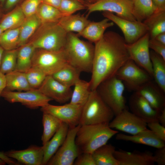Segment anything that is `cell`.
Returning a JSON list of instances; mask_svg holds the SVG:
<instances>
[{"mask_svg": "<svg viewBox=\"0 0 165 165\" xmlns=\"http://www.w3.org/2000/svg\"><path fill=\"white\" fill-rule=\"evenodd\" d=\"M115 147L111 144H106L95 150L92 155L96 165H119L114 156Z\"/></svg>", "mask_w": 165, "mask_h": 165, "instance_id": "cell-27", "label": "cell"}, {"mask_svg": "<svg viewBox=\"0 0 165 165\" xmlns=\"http://www.w3.org/2000/svg\"><path fill=\"white\" fill-rule=\"evenodd\" d=\"M114 155L119 165H153L155 163L153 154L149 151L130 152L116 150Z\"/></svg>", "mask_w": 165, "mask_h": 165, "instance_id": "cell-20", "label": "cell"}, {"mask_svg": "<svg viewBox=\"0 0 165 165\" xmlns=\"http://www.w3.org/2000/svg\"><path fill=\"white\" fill-rule=\"evenodd\" d=\"M6 164V163L4 160L0 158V165H4Z\"/></svg>", "mask_w": 165, "mask_h": 165, "instance_id": "cell-56", "label": "cell"}, {"mask_svg": "<svg viewBox=\"0 0 165 165\" xmlns=\"http://www.w3.org/2000/svg\"><path fill=\"white\" fill-rule=\"evenodd\" d=\"M36 14L42 24L58 22L63 16L59 9L42 2Z\"/></svg>", "mask_w": 165, "mask_h": 165, "instance_id": "cell-36", "label": "cell"}, {"mask_svg": "<svg viewBox=\"0 0 165 165\" xmlns=\"http://www.w3.org/2000/svg\"><path fill=\"white\" fill-rule=\"evenodd\" d=\"M147 126L159 138L165 141V127L161 125L158 121L148 123Z\"/></svg>", "mask_w": 165, "mask_h": 165, "instance_id": "cell-42", "label": "cell"}, {"mask_svg": "<svg viewBox=\"0 0 165 165\" xmlns=\"http://www.w3.org/2000/svg\"><path fill=\"white\" fill-rule=\"evenodd\" d=\"M41 24L40 20L36 14L26 17L20 27L18 47L28 42Z\"/></svg>", "mask_w": 165, "mask_h": 165, "instance_id": "cell-30", "label": "cell"}, {"mask_svg": "<svg viewBox=\"0 0 165 165\" xmlns=\"http://www.w3.org/2000/svg\"><path fill=\"white\" fill-rule=\"evenodd\" d=\"M80 125L69 128L64 143L51 158L46 165H72L79 155L75 142L77 132Z\"/></svg>", "mask_w": 165, "mask_h": 165, "instance_id": "cell-9", "label": "cell"}, {"mask_svg": "<svg viewBox=\"0 0 165 165\" xmlns=\"http://www.w3.org/2000/svg\"><path fill=\"white\" fill-rule=\"evenodd\" d=\"M42 2L59 9L61 0H41Z\"/></svg>", "mask_w": 165, "mask_h": 165, "instance_id": "cell-49", "label": "cell"}, {"mask_svg": "<svg viewBox=\"0 0 165 165\" xmlns=\"http://www.w3.org/2000/svg\"><path fill=\"white\" fill-rule=\"evenodd\" d=\"M116 135V139L117 140L129 141L156 148L165 146V141L159 138L148 128L134 135H129L121 133H117Z\"/></svg>", "mask_w": 165, "mask_h": 165, "instance_id": "cell-21", "label": "cell"}, {"mask_svg": "<svg viewBox=\"0 0 165 165\" xmlns=\"http://www.w3.org/2000/svg\"><path fill=\"white\" fill-rule=\"evenodd\" d=\"M20 37V27L4 31L0 38V46L5 50H9L18 47Z\"/></svg>", "mask_w": 165, "mask_h": 165, "instance_id": "cell-37", "label": "cell"}, {"mask_svg": "<svg viewBox=\"0 0 165 165\" xmlns=\"http://www.w3.org/2000/svg\"><path fill=\"white\" fill-rule=\"evenodd\" d=\"M4 14L2 7L0 5V20Z\"/></svg>", "mask_w": 165, "mask_h": 165, "instance_id": "cell-54", "label": "cell"}, {"mask_svg": "<svg viewBox=\"0 0 165 165\" xmlns=\"http://www.w3.org/2000/svg\"><path fill=\"white\" fill-rule=\"evenodd\" d=\"M42 2L41 0H24L20 5L26 17H28L36 14Z\"/></svg>", "mask_w": 165, "mask_h": 165, "instance_id": "cell-41", "label": "cell"}, {"mask_svg": "<svg viewBox=\"0 0 165 165\" xmlns=\"http://www.w3.org/2000/svg\"><path fill=\"white\" fill-rule=\"evenodd\" d=\"M129 105L131 112L147 123L158 121L161 112L154 109L141 95L136 92L130 96Z\"/></svg>", "mask_w": 165, "mask_h": 165, "instance_id": "cell-17", "label": "cell"}, {"mask_svg": "<svg viewBox=\"0 0 165 165\" xmlns=\"http://www.w3.org/2000/svg\"><path fill=\"white\" fill-rule=\"evenodd\" d=\"M81 72L68 63L51 75L57 81L69 87L74 86L79 79Z\"/></svg>", "mask_w": 165, "mask_h": 165, "instance_id": "cell-31", "label": "cell"}, {"mask_svg": "<svg viewBox=\"0 0 165 165\" xmlns=\"http://www.w3.org/2000/svg\"><path fill=\"white\" fill-rule=\"evenodd\" d=\"M24 73L30 87L33 89H38L47 76L40 69L33 66Z\"/></svg>", "mask_w": 165, "mask_h": 165, "instance_id": "cell-39", "label": "cell"}, {"mask_svg": "<svg viewBox=\"0 0 165 165\" xmlns=\"http://www.w3.org/2000/svg\"><path fill=\"white\" fill-rule=\"evenodd\" d=\"M67 34L58 22L42 23L28 42L35 49L61 50H63Z\"/></svg>", "mask_w": 165, "mask_h": 165, "instance_id": "cell-4", "label": "cell"}, {"mask_svg": "<svg viewBox=\"0 0 165 165\" xmlns=\"http://www.w3.org/2000/svg\"><path fill=\"white\" fill-rule=\"evenodd\" d=\"M8 157L16 160L19 164L26 165H43V146L31 145L20 150H11L4 152Z\"/></svg>", "mask_w": 165, "mask_h": 165, "instance_id": "cell-18", "label": "cell"}, {"mask_svg": "<svg viewBox=\"0 0 165 165\" xmlns=\"http://www.w3.org/2000/svg\"><path fill=\"white\" fill-rule=\"evenodd\" d=\"M83 107L70 103L62 105L48 103L41 107V111L55 116L67 124L69 128H73L79 124Z\"/></svg>", "mask_w": 165, "mask_h": 165, "instance_id": "cell-14", "label": "cell"}, {"mask_svg": "<svg viewBox=\"0 0 165 165\" xmlns=\"http://www.w3.org/2000/svg\"><path fill=\"white\" fill-rule=\"evenodd\" d=\"M153 156L155 163L158 165H165V146L156 148Z\"/></svg>", "mask_w": 165, "mask_h": 165, "instance_id": "cell-45", "label": "cell"}, {"mask_svg": "<svg viewBox=\"0 0 165 165\" xmlns=\"http://www.w3.org/2000/svg\"><path fill=\"white\" fill-rule=\"evenodd\" d=\"M135 92L142 96L156 110L161 112L165 108V93L152 80L141 86Z\"/></svg>", "mask_w": 165, "mask_h": 165, "instance_id": "cell-19", "label": "cell"}, {"mask_svg": "<svg viewBox=\"0 0 165 165\" xmlns=\"http://www.w3.org/2000/svg\"><path fill=\"white\" fill-rule=\"evenodd\" d=\"M24 0H6L2 8L4 13H6L16 6L20 5Z\"/></svg>", "mask_w": 165, "mask_h": 165, "instance_id": "cell-46", "label": "cell"}, {"mask_svg": "<svg viewBox=\"0 0 165 165\" xmlns=\"http://www.w3.org/2000/svg\"><path fill=\"white\" fill-rule=\"evenodd\" d=\"M154 39L158 42L165 45V32L158 34Z\"/></svg>", "mask_w": 165, "mask_h": 165, "instance_id": "cell-52", "label": "cell"}, {"mask_svg": "<svg viewBox=\"0 0 165 165\" xmlns=\"http://www.w3.org/2000/svg\"><path fill=\"white\" fill-rule=\"evenodd\" d=\"M124 38L118 33L110 31L105 33L95 43L91 77V90L100 83L115 76L120 68L129 59Z\"/></svg>", "mask_w": 165, "mask_h": 165, "instance_id": "cell-1", "label": "cell"}, {"mask_svg": "<svg viewBox=\"0 0 165 165\" xmlns=\"http://www.w3.org/2000/svg\"><path fill=\"white\" fill-rule=\"evenodd\" d=\"M6 86V79L5 75L0 71V97Z\"/></svg>", "mask_w": 165, "mask_h": 165, "instance_id": "cell-50", "label": "cell"}, {"mask_svg": "<svg viewBox=\"0 0 165 165\" xmlns=\"http://www.w3.org/2000/svg\"><path fill=\"white\" fill-rule=\"evenodd\" d=\"M83 0L87 3H88L87 2H89L92 3H94V2H96L98 1L99 0Z\"/></svg>", "mask_w": 165, "mask_h": 165, "instance_id": "cell-55", "label": "cell"}, {"mask_svg": "<svg viewBox=\"0 0 165 165\" xmlns=\"http://www.w3.org/2000/svg\"><path fill=\"white\" fill-rule=\"evenodd\" d=\"M112 129L135 135L147 128V123L143 120L127 109L115 116L109 123Z\"/></svg>", "mask_w": 165, "mask_h": 165, "instance_id": "cell-15", "label": "cell"}, {"mask_svg": "<svg viewBox=\"0 0 165 165\" xmlns=\"http://www.w3.org/2000/svg\"><path fill=\"white\" fill-rule=\"evenodd\" d=\"M35 48L28 42L18 48L17 62L15 70L25 72L32 67V59Z\"/></svg>", "mask_w": 165, "mask_h": 165, "instance_id": "cell-28", "label": "cell"}, {"mask_svg": "<svg viewBox=\"0 0 165 165\" xmlns=\"http://www.w3.org/2000/svg\"><path fill=\"white\" fill-rule=\"evenodd\" d=\"M102 15L120 29L127 44L135 42L148 32L147 26L143 22L127 20L108 11H103Z\"/></svg>", "mask_w": 165, "mask_h": 165, "instance_id": "cell-12", "label": "cell"}, {"mask_svg": "<svg viewBox=\"0 0 165 165\" xmlns=\"http://www.w3.org/2000/svg\"><path fill=\"white\" fill-rule=\"evenodd\" d=\"M70 103L83 106L87 100L91 92L90 82L79 79L74 86Z\"/></svg>", "mask_w": 165, "mask_h": 165, "instance_id": "cell-33", "label": "cell"}, {"mask_svg": "<svg viewBox=\"0 0 165 165\" xmlns=\"http://www.w3.org/2000/svg\"><path fill=\"white\" fill-rule=\"evenodd\" d=\"M131 0V1H132L133 2V1H134L135 0Z\"/></svg>", "mask_w": 165, "mask_h": 165, "instance_id": "cell-60", "label": "cell"}, {"mask_svg": "<svg viewBox=\"0 0 165 165\" xmlns=\"http://www.w3.org/2000/svg\"><path fill=\"white\" fill-rule=\"evenodd\" d=\"M69 63L63 50L51 51L36 49L32 59V66L37 67L47 75H51Z\"/></svg>", "mask_w": 165, "mask_h": 165, "instance_id": "cell-7", "label": "cell"}, {"mask_svg": "<svg viewBox=\"0 0 165 165\" xmlns=\"http://www.w3.org/2000/svg\"><path fill=\"white\" fill-rule=\"evenodd\" d=\"M143 22L148 28L150 38H154L158 34L165 32V10L156 11Z\"/></svg>", "mask_w": 165, "mask_h": 165, "instance_id": "cell-32", "label": "cell"}, {"mask_svg": "<svg viewBox=\"0 0 165 165\" xmlns=\"http://www.w3.org/2000/svg\"><path fill=\"white\" fill-rule=\"evenodd\" d=\"M156 11L165 10V0H152Z\"/></svg>", "mask_w": 165, "mask_h": 165, "instance_id": "cell-48", "label": "cell"}, {"mask_svg": "<svg viewBox=\"0 0 165 165\" xmlns=\"http://www.w3.org/2000/svg\"><path fill=\"white\" fill-rule=\"evenodd\" d=\"M158 121L165 127V108L161 111L158 118Z\"/></svg>", "mask_w": 165, "mask_h": 165, "instance_id": "cell-51", "label": "cell"}, {"mask_svg": "<svg viewBox=\"0 0 165 165\" xmlns=\"http://www.w3.org/2000/svg\"><path fill=\"white\" fill-rule=\"evenodd\" d=\"M152 78L156 84L165 93V60L153 51H150Z\"/></svg>", "mask_w": 165, "mask_h": 165, "instance_id": "cell-26", "label": "cell"}, {"mask_svg": "<svg viewBox=\"0 0 165 165\" xmlns=\"http://www.w3.org/2000/svg\"><path fill=\"white\" fill-rule=\"evenodd\" d=\"M125 88L122 82L115 76L101 82L96 89L115 116L127 108L123 94Z\"/></svg>", "mask_w": 165, "mask_h": 165, "instance_id": "cell-6", "label": "cell"}, {"mask_svg": "<svg viewBox=\"0 0 165 165\" xmlns=\"http://www.w3.org/2000/svg\"><path fill=\"white\" fill-rule=\"evenodd\" d=\"M118 133L109 127V123L80 125L75 139L79 155L82 153L92 154Z\"/></svg>", "mask_w": 165, "mask_h": 165, "instance_id": "cell-2", "label": "cell"}, {"mask_svg": "<svg viewBox=\"0 0 165 165\" xmlns=\"http://www.w3.org/2000/svg\"><path fill=\"white\" fill-rule=\"evenodd\" d=\"M114 116L112 110L102 100L96 90H92L83 107L79 125L109 123Z\"/></svg>", "mask_w": 165, "mask_h": 165, "instance_id": "cell-5", "label": "cell"}, {"mask_svg": "<svg viewBox=\"0 0 165 165\" xmlns=\"http://www.w3.org/2000/svg\"><path fill=\"white\" fill-rule=\"evenodd\" d=\"M109 21L105 18L98 22L90 21L81 32L77 34L95 43L102 38L107 28L113 26L114 23Z\"/></svg>", "mask_w": 165, "mask_h": 165, "instance_id": "cell-23", "label": "cell"}, {"mask_svg": "<svg viewBox=\"0 0 165 165\" xmlns=\"http://www.w3.org/2000/svg\"><path fill=\"white\" fill-rule=\"evenodd\" d=\"M90 21L87 17L80 14L63 16L58 22L59 24L67 33L81 32Z\"/></svg>", "mask_w": 165, "mask_h": 165, "instance_id": "cell-24", "label": "cell"}, {"mask_svg": "<svg viewBox=\"0 0 165 165\" xmlns=\"http://www.w3.org/2000/svg\"><path fill=\"white\" fill-rule=\"evenodd\" d=\"M156 10L152 0H135L133 1L132 13L137 21L143 22Z\"/></svg>", "mask_w": 165, "mask_h": 165, "instance_id": "cell-34", "label": "cell"}, {"mask_svg": "<svg viewBox=\"0 0 165 165\" xmlns=\"http://www.w3.org/2000/svg\"><path fill=\"white\" fill-rule=\"evenodd\" d=\"M116 76L122 82L125 88L134 92L144 84L153 80L147 71L131 59L120 68Z\"/></svg>", "mask_w": 165, "mask_h": 165, "instance_id": "cell-8", "label": "cell"}, {"mask_svg": "<svg viewBox=\"0 0 165 165\" xmlns=\"http://www.w3.org/2000/svg\"><path fill=\"white\" fill-rule=\"evenodd\" d=\"M133 2L130 0H99L86 5L88 15L95 11L115 13L116 15L131 21H137L132 13Z\"/></svg>", "mask_w": 165, "mask_h": 165, "instance_id": "cell-11", "label": "cell"}, {"mask_svg": "<svg viewBox=\"0 0 165 165\" xmlns=\"http://www.w3.org/2000/svg\"><path fill=\"white\" fill-rule=\"evenodd\" d=\"M6 1V0H0V5L2 7H3V5L4 4Z\"/></svg>", "mask_w": 165, "mask_h": 165, "instance_id": "cell-57", "label": "cell"}, {"mask_svg": "<svg viewBox=\"0 0 165 165\" xmlns=\"http://www.w3.org/2000/svg\"><path fill=\"white\" fill-rule=\"evenodd\" d=\"M1 97L10 103H20L31 109L43 107L52 100L37 89H32L23 92L4 90L1 94Z\"/></svg>", "mask_w": 165, "mask_h": 165, "instance_id": "cell-10", "label": "cell"}, {"mask_svg": "<svg viewBox=\"0 0 165 165\" xmlns=\"http://www.w3.org/2000/svg\"><path fill=\"white\" fill-rule=\"evenodd\" d=\"M77 0L85 5H86L87 4H88V3L86 2L83 0Z\"/></svg>", "mask_w": 165, "mask_h": 165, "instance_id": "cell-58", "label": "cell"}, {"mask_svg": "<svg viewBox=\"0 0 165 165\" xmlns=\"http://www.w3.org/2000/svg\"><path fill=\"white\" fill-rule=\"evenodd\" d=\"M4 51V49L0 46V66Z\"/></svg>", "mask_w": 165, "mask_h": 165, "instance_id": "cell-53", "label": "cell"}, {"mask_svg": "<svg viewBox=\"0 0 165 165\" xmlns=\"http://www.w3.org/2000/svg\"><path fill=\"white\" fill-rule=\"evenodd\" d=\"M18 48L5 50L0 66V71L5 75L15 70L17 62Z\"/></svg>", "mask_w": 165, "mask_h": 165, "instance_id": "cell-38", "label": "cell"}, {"mask_svg": "<svg viewBox=\"0 0 165 165\" xmlns=\"http://www.w3.org/2000/svg\"><path fill=\"white\" fill-rule=\"evenodd\" d=\"M68 63L81 72L92 71L94 46L80 39L77 34L67 33L63 49Z\"/></svg>", "mask_w": 165, "mask_h": 165, "instance_id": "cell-3", "label": "cell"}, {"mask_svg": "<svg viewBox=\"0 0 165 165\" xmlns=\"http://www.w3.org/2000/svg\"><path fill=\"white\" fill-rule=\"evenodd\" d=\"M62 122L51 114L43 113L42 123L43 130L41 137L42 145L52 138L59 129Z\"/></svg>", "mask_w": 165, "mask_h": 165, "instance_id": "cell-35", "label": "cell"}, {"mask_svg": "<svg viewBox=\"0 0 165 165\" xmlns=\"http://www.w3.org/2000/svg\"><path fill=\"white\" fill-rule=\"evenodd\" d=\"M26 17L20 5L5 13L0 20V26L3 31L20 27Z\"/></svg>", "mask_w": 165, "mask_h": 165, "instance_id": "cell-25", "label": "cell"}, {"mask_svg": "<svg viewBox=\"0 0 165 165\" xmlns=\"http://www.w3.org/2000/svg\"><path fill=\"white\" fill-rule=\"evenodd\" d=\"M86 9H87L86 5L77 0H61L59 9L63 16H65Z\"/></svg>", "mask_w": 165, "mask_h": 165, "instance_id": "cell-40", "label": "cell"}, {"mask_svg": "<svg viewBox=\"0 0 165 165\" xmlns=\"http://www.w3.org/2000/svg\"><path fill=\"white\" fill-rule=\"evenodd\" d=\"M3 30L2 29L1 27L0 26V38L1 37V35L2 33L3 32Z\"/></svg>", "mask_w": 165, "mask_h": 165, "instance_id": "cell-59", "label": "cell"}, {"mask_svg": "<svg viewBox=\"0 0 165 165\" xmlns=\"http://www.w3.org/2000/svg\"><path fill=\"white\" fill-rule=\"evenodd\" d=\"M148 32L135 42L126 43L130 59L147 71L152 78V69L150 59Z\"/></svg>", "mask_w": 165, "mask_h": 165, "instance_id": "cell-13", "label": "cell"}, {"mask_svg": "<svg viewBox=\"0 0 165 165\" xmlns=\"http://www.w3.org/2000/svg\"><path fill=\"white\" fill-rule=\"evenodd\" d=\"M74 165H96L92 154L82 153L79 155L75 159Z\"/></svg>", "mask_w": 165, "mask_h": 165, "instance_id": "cell-43", "label": "cell"}, {"mask_svg": "<svg viewBox=\"0 0 165 165\" xmlns=\"http://www.w3.org/2000/svg\"><path fill=\"white\" fill-rule=\"evenodd\" d=\"M0 158L4 160L6 163L10 165H20L16 161L14 160L13 159L8 157L5 154L4 152L0 151Z\"/></svg>", "mask_w": 165, "mask_h": 165, "instance_id": "cell-47", "label": "cell"}, {"mask_svg": "<svg viewBox=\"0 0 165 165\" xmlns=\"http://www.w3.org/2000/svg\"><path fill=\"white\" fill-rule=\"evenodd\" d=\"M37 89L45 95L60 104L70 100L72 92L71 87L61 83L52 75L46 76Z\"/></svg>", "mask_w": 165, "mask_h": 165, "instance_id": "cell-16", "label": "cell"}, {"mask_svg": "<svg viewBox=\"0 0 165 165\" xmlns=\"http://www.w3.org/2000/svg\"><path fill=\"white\" fill-rule=\"evenodd\" d=\"M149 49L161 56L165 60V45L154 38H150L149 41Z\"/></svg>", "mask_w": 165, "mask_h": 165, "instance_id": "cell-44", "label": "cell"}, {"mask_svg": "<svg viewBox=\"0 0 165 165\" xmlns=\"http://www.w3.org/2000/svg\"><path fill=\"white\" fill-rule=\"evenodd\" d=\"M69 129L68 126L62 122L59 129L52 138L45 145H42L44 151L43 165L47 164L64 143Z\"/></svg>", "mask_w": 165, "mask_h": 165, "instance_id": "cell-22", "label": "cell"}, {"mask_svg": "<svg viewBox=\"0 0 165 165\" xmlns=\"http://www.w3.org/2000/svg\"><path fill=\"white\" fill-rule=\"evenodd\" d=\"M6 86L5 90L28 91L33 89L30 87L24 72L16 70L5 75Z\"/></svg>", "mask_w": 165, "mask_h": 165, "instance_id": "cell-29", "label": "cell"}]
</instances>
